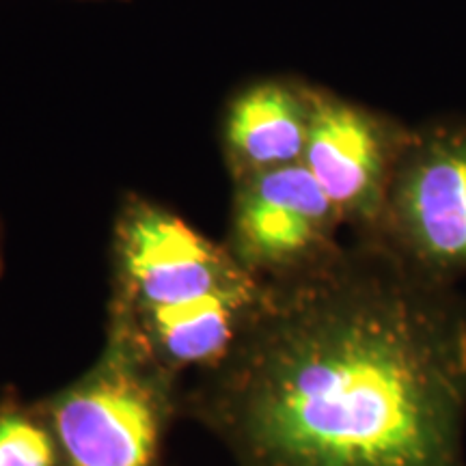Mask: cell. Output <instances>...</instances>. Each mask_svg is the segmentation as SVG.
Returning <instances> with one entry per match:
<instances>
[{"label": "cell", "mask_w": 466, "mask_h": 466, "mask_svg": "<svg viewBox=\"0 0 466 466\" xmlns=\"http://www.w3.org/2000/svg\"><path fill=\"white\" fill-rule=\"evenodd\" d=\"M197 401L238 466H466V300L341 247L264 279Z\"/></svg>", "instance_id": "obj_1"}, {"label": "cell", "mask_w": 466, "mask_h": 466, "mask_svg": "<svg viewBox=\"0 0 466 466\" xmlns=\"http://www.w3.org/2000/svg\"><path fill=\"white\" fill-rule=\"evenodd\" d=\"M115 333L160 371L212 367L264 279L165 208L130 199L115 225Z\"/></svg>", "instance_id": "obj_2"}, {"label": "cell", "mask_w": 466, "mask_h": 466, "mask_svg": "<svg viewBox=\"0 0 466 466\" xmlns=\"http://www.w3.org/2000/svg\"><path fill=\"white\" fill-rule=\"evenodd\" d=\"M371 242L434 281L466 277V119L412 127Z\"/></svg>", "instance_id": "obj_3"}, {"label": "cell", "mask_w": 466, "mask_h": 466, "mask_svg": "<svg viewBox=\"0 0 466 466\" xmlns=\"http://www.w3.org/2000/svg\"><path fill=\"white\" fill-rule=\"evenodd\" d=\"M165 376L113 335L100 363L50 404V430L66 464L156 466Z\"/></svg>", "instance_id": "obj_4"}, {"label": "cell", "mask_w": 466, "mask_h": 466, "mask_svg": "<svg viewBox=\"0 0 466 466\" xmlns=\"http://www.w3.org/2000/svg\"><path fill=\"white\" fill-rule=\"evenodd\" d=\"M412 127L313 89V113L302 165L316 177L339 214L341 225L374 240L389 188Z\"/></svg>", "instance_id": "obj_5"}, {"label": "cell", "mask_w": 466, "mask_h": 466, "mask_svg": "<svg viewBox=\"0 0 466 466\" xmlns=\"http://www.w3.org/2000/svg\"><path fill=\"white\" fill-rule=\"evenodd\" d=\"M231 247L259 279H283L333 258L341 218L302 162L238 182Z\"/></svg>", "instance_id": "obj_6"}, {"label": "cell", "mask_w": 466, "mask_h": 466, "mask_svg": "<svg viewBox=\"0 0 466 466\" xmlns=\"http://www.w3.org/2000/svg\"><path fill=\"white\" fill-rule=\"evenodd\" d=\"M313 113V89L288 80L250 86L231 104L225 151L240 179L302 162Z\"/></svg>", "instance_id": "obj_7"}, {"label": "cell", "mask_w": 466, "mask_h": 466, "mask_svg": "<svg viewBox=\"0 0 466 466\" xmlns=\"http://www.w3.org/2000/svg\"><path fill=\"white\" fill-rule=\"evenodd\" d=\"M52 430L15 408L0 410V466H56Z\"/></svg>", "instance_id": "obj_8"}, {"label": "cell", "mask_w": 466, "mask_h": 466, "mask_svg": "<svg viewBox=\"0 0 466 466\" xmlns=\"http://www.w3.org/2000/svg\"><path fill=\"white\" fill-rule=\"evenodd\" d=\"M0 264H3V253H0Z\"/></svg>", "instance_id": "obj_9"}]
</instances>
